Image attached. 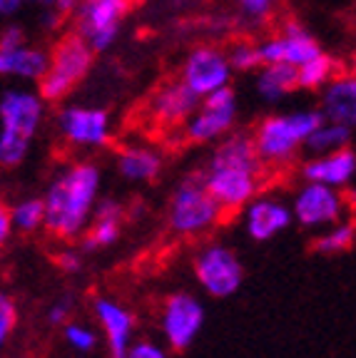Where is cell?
I'll return each mask as SVG.
<instances>
[{
  "label": "cell",
  "mask_w": 356,
  "mask_h": 358,
  "mask_svg": "<svg viewBox=\"0 0 356 358\" xmlns=\"http://www.w3.org/2000/svg\"><path fill=\"white\" fill-rule=\"evenodd\" d=\"M205 319V303L195 294H189V291L170 294L160 311L162 338L172 351H187L197 341V336L202 334Z\"/></svg>",
  "instance_id": "9c48e42d"
},
{
  "label": "cell",
  "mask_w": 356,
  "mask_h": 358,
  "mask_svg": "<svg viewBox=\"0 0 356 358\" xmlns=\"http://www.w3.org/2000/svg\"><path fill=\"white\" fill-rule=\"evenodd\" d=\"M294 222V212L289 204H284L277 196H256L245 207V229L249 239L269 241L284 229H289Z\"/></svg>",
  "instance_id": "2e32d148"
},
{
  "label": "cell",
  "mask_w": 356,
  "mask_h": 358,
  "mask_svg": "<svg viewBox=\"0 0 356 358\" xmlns=\"http://www.w3.org/2000/svg\"><path fill=\"white\" fill-rule=\"evenodd\" d=\"M202 105V97L195 90H189L182 80H172V83L162 85L150 100L152 117L160 124H184Z\"/></svg>",
  "instance_id": "ac0fdd59"
},
{
  "label": "cell",
  "mask_w": 356,
  "mask_h": 358,
  "mask_svg": "<svg viewBox=\"0 0 356 358\" xmlns=\"http://www.w3.org/2000/svg\"><path fill=\"white\" fill-rule=\"evenodd\" d=\"M232 73L234 67L229 62L227 52L214 48V45H197L195 50H189V55L184 57L182 78L179 80L205 100L212 92L229 87Z\"/></svg>",
  "instance_id": "7c38bea8"
},
{
  "label": "cell",
  "mask_w": 356,
  "mask_h": 358,
  "mask_svg": "<svg viewBox=\"0 0 356 358\" xmlns=\"http://www.w3.org/2000/svg\"><path fill=\"white\" fill-rule=\"evenodd\" d=\"M256 95L262 97L269 105H277L287 95H292L294 90H299V67L284 65H262L256 70Z\"/></svg>",
  "instance_id": "603a6c76"
},
{
  "label": "cell",
  "mask_w": 356,
  "mask_h": 358,
  "mask_svg": "<svg viewBox=\"0 0 356 358\" xmlns=\"http://www.w3.org/2000/svg\"><path fill=\"white\" fill-rule=\"evenodd\" d=\"M45 120V100L30 87H11L0 97V162L18 167L25 162L35 134Z\"/></svg>",
  "instance_id": "3957f363"
},
{
  "label": "cell",
  "mask_w": 356,
  "mask_h": 358,
  "mask_svg": "<svg viewBox=\"0 0 356 358\" xmlns=\"http://www.w3.org/2000/svg\"><path fill=\"white\" fill-rule=\"evenodd\" d=\"M97 52L85 43L83 35L70 33L55 43L50 52V70L38 83V92L45 102L65 100L90 75Z\"/></svg>",
  "instance_id": "8992f818"
},
{
  "label": "cell",
  "mask_w": 356,
  "mask_h": 358,
  "mask_svg": "<svg viewBox=\"0 0 356 358\" xmlns=\"http://www.w3.org/2000/svg\"><path fill=\"white\" fill-rule=\"evenodd\" d=\"M229 62H232L234 73H254L264 65L262 52H259V43H249V40H240L229 48Z\"/></svg>",
  "instance_id": "83f0119b"
},
{
  "label": "cell",
  "mask_w": 356,
  "mask_h": 358,
  "mask_svg": "<svg viewBox=\"0 0 356 358\" xmlns=\"http://www.w3.org/2000/svg\"><path fill=\"white\" fill-rule=\"evenodd\" d=\"M80 6V0H55V10L60 15H67V13H75Z\"/></svg>",
  "instance_id": "8d00e7d4"
},
{
  "label": "cell",
  "mask_w": 356,
  "mask_h": 358,
  "mask_svg": "<svg viewBox=\"0 0 356 358\" xmlns=\"http://www.w3.org/2000/svg\"><path fill=\"white\" fill-rule=\"evenodd\" d=\"M73 296H60L48 306V313H45V321L50 326H65L73 321Z\"/></svg>",
  "instance_id": "4dcf8cb0"
},
{
  "label": "cell",
  "mask_w": 356,
  "mask_h": 358,
  "mask_svg": "<svg viewBox=\"0 0 356 358\" xmlns=\"http://www.w3.org/2000/svg\"><path fill=\"white\" fill-rule=\"evenodd\" d=\"M135 3L137 0H80L75 10V33L83 35L95 52H107L115 48Z\"/></svg>",
  "instance_id": "52a82bcc"
},
{
  "label": "cell",
  "mask_w": 356,
  "mask_h": 358,
  "mask_svg": "<svg viewBox=\"0 0 356 358\" xmlns=\"http://www.w3.org/2000/svg\"><path fill=\"white\" fill-rule=\"evenodd\" d=\"M57 129L67 145L83 150H97L112 140L110 115L102 107L65 105L57 112Z\"/></svg>",
  "instance_id": "4fadbf2b"
},
{
  "label": "cell",
  "mask_w": 356,
  "mask_h": 358,
  "mask_svg": "<svg viewBox=\"0 0 356 358\" xmlns=\"http://www.w3.org/2000/svg\"><path fill=\"white\" fill-rule=\"evenodd\" d=\"M237 122V92L222 87L202 100L200 110L184 122V140L192 145L224 140Z\"/></svg>",
  "instance_id": "30bf717a"
},
{
  "label": "cell",
  "mask_w": 356,
  "mask_h": 358,
  "mask_svg": "<svg viewBox=\"0 0 356 358\" xmlns=\"http://www.w3.org/2000/svg\"><path fill=\"white\" fill-rule=\"evenodd\" d=\"M11 217L13 227L20 234H35V231L45 229V199L43 196H22L15 204H11Z\"/></svg>",
  "instance_id": "484cf974"
},
{
  "label": "cell",
  "mask_w": 356,
  "mask_h": 358,
  "mask_svg": "<svg viewBox=\"0 0 356 358\" xmlns=\"http://www.w3.org/2000/svg\"><path fill=\"white\" fill-rule=\"evenodd\" d=\"M356 177V152L351 147L331 155H317L301 164V179L341 189Z\"/></svg>",
  "instance_id": "d6986e66"
},
{
  "label": "cell",
  "mask_w": 356,
  "mask_h": 358,
  "mask_svg": "<svg viewBox=\"0 0 356 358\" xmlns=\"http://www.w3.org/2000/svg\"><path fill=\"white\" fill-rule=\"evenodd\" d=\"M224 209L207 189L202 174H189L174 187L167 207V224L177 236H197L210 231L222 219Z\"/></svg>",
  "instance_id": "5b68a950"
},
{
  "label": "cell",
  "mask_w": 356,
  "mask_h": 358,
  "mask_svg": "<svg viewBox=\"0 0 356 358\" xmlns=\"http://www.w3.org/2000/svg\"><path fill=\"white\" fill-rule=\"evenodd\" d=\"M15 326H18V306L8 294H3L0 296V341L8 343Z\"/></svg>",
  "instance_id": "f546056e"
},
{
  "label": "cell",
  "mask_w": 356,
  "mask_h": 358,
  "mask_svg": "<svg viewBox=\"0 0 356 358\" xmlns=\"http://www.w3.org/2000/svg\"><path fill=\"white\" fill-rule=\"evenodd\" d=\"M55 266L62 274H78L83 268V254L78 249H62V252L55 254Z\"/></svg>",
  "instance_id": "d6a6232c"
},
{
  "label": "cell",
  "mask_w": 356,
  "mask_h": 358,
  "mask_svg": "<svg viewBox=\"0 0 356 358\" xmlns=\"http://www.w3.org/2000/svg\"><path fill=\"white\" fill-rule=\"evenodd\" d=\"M50 70V52L35 45H15L0 50V73L6 78H18L25 83H40Z\"/></svg>",
  "instance_id": "ffe728a7"
},
{
  "label": "cell",
  "mask_w": 356,
  "mask_h": 358,
  "mask_svg": "<svg viewBox=\"0 0 356 358\" xmlns=\"http://www.w3.org/2000/svg\"><path fill=\"white\" fill-rule=\"evenodd\" d=\"M95 321L100 324L102 336L107 341V351L110 358H125L128 351L132 348V334H135V313L128 306L110 296H97L93 301Z\"/></svg>",
  "instance_id": "9a60e30c"
},
{
  "label": "cell",
  "mask_w": 356,
  "mask_h": 358,
  "mask_svg": "<svg viewBox=\"0 0 356 358\" xmlns=\"http://www.w3.org/2000/svg\"><path fill=\"white\" fill-rule=\"evenodd\" d=\"M259 52H262L264 65L284 62V65L301 67L309 60H314V57H319L324 50L322 45H319V40L304 25H299L296 20H289L282 28V33L259 43Z\"/></svg>",
  "instance_id": "5bb4252c"
},
{
  "label": "cell",
  "mask_w": 356,
  "mask_h": 358,
  "mask_svg": "<svg viewBox=\"0 0 356 358\" xmlns=\"http://www.w3.org/2000/svg\"><path fill=\"white\" fill-rule=\"evenodd\" d=\"M125 358H167V351L155 341H135Z\"/></svg>",
  "instance_id": "836d02e7"
},
{
  "label": "cell",
  "mask_w": 356,
  "mask_h": 358,
  "mask_svg": "<svg viewBox=\"0 0 356 358\" xmlns=\"http://www.w3.org/2000/svg\"><path fill=\"white\" fill-rule=\"evenodd\" d=\"M356 241V222L341 219L334 227L322 229V234L314 239V252L322 257H336V254L349 252Z\"/></svg>",
  "instance_id": "d4e9b609"
},
{
  "label": "cell",
  "mask_w": 356,
  "mask_h": 358,
  "mask_svg": "<svg viewBox=\"0 0 356 358\" xmlns=\"http://www.w3.org/2000/svg\"><path fill=\"white\" fill-rule=\"evenodd\" d=\"M351 137H354V129L346 127V124L331 122V120H324L314 134L309 137L304 150L312 152L314 157L317 155H331V152L346 150L351 145Z\"/></svg>",
  "instance_id": "cb8c5ba5"
},
{
  "label": "cell",
  "mask_w": 356,
  "mask_h": 358,
  "mask_svg": "<svg viewBox=\"0 0 356 358\" xmlns=\"http://www.w3.org/2000/svg\"><path fill=\"white\" fill-rule=\"evenodd\" d=\"M346 199L339 189L317 182H304L292 201L294 222L304 229H329L344 219Z\"/></svg>",
  "instance_id": "8fae6325"
},
{
  "label": "cell",
  "mask_w": 356,
  "mask_h": 358,
  "mask_svg": "<svg viewBox=\"0 0 356 358\" xmlns=\"http://www.w3.org/2000/svg\"><path fill=\"white\" fill-rule=\"evenodd\" d=\"M162 164H165V157L147 145L125 147L117 155V172H120V177L125 182H135V185L155 182L162 172Z\"/></svg>",
  "instance_id": "7402d4cb"
},
{
  "label": "cell",
  "mask_w": 356,
  "mask_h": 358,
  "mask_svg": "<svg viewBox=\"0 0 356 358\" xmlns=\"http://www.w3.org/2000/svg\"><path fill=\"white\" fill-rule=\"evenodd\" d=\"M262 164L252 134H227L214 145L202 177L224 212H237L256 199Z\"/></svg>",
  "instance_id": "7a4b0ae2"
},
{
  "label": "cell",
  "mask_w": 356,
  "mask_h": 358,
  "mask_svg": "<svg viewBox=\"0 0 356 358\" xmlns=\"http://www.w3.org/2000/svg\"><path fill=\"white\" fill-rule=\"evenodd\" d=\"M334 60L327 52H322L319 57H314V60H309L306 65L299 67V90H309V92L324 90L334 80Z\"/></svg>",
  "instance_id": "4316f807"
},
{
  "label": "cell",
  "mask_w": 356,
  "mask_h": 358,
  "mask_svg": "<svg viewBox=\"0 0 356 358\" xmlns=\"http://www.w3.org/2000/svg\"><path fill=\"white\" fill-rule=\"evenodd\" d=\"M123 222H125V209L123 204L112 196H100L97 207H95L93 222L80 236V252H102L117 244L120 234H123Z\"/></svg>",
  "instance_id": "e0dca14e"
},
{
  "label": "cell",
  "mask_w": 356,
  "mask_h": 358,
  "mask_svg": "<svg viewBox=\"0 0 356 358\" xmlns=\"http://www.w3.org/2000/svg\"><path fill=\"white\" fill-rule=\"evenodd\" d=\"M319 110L331 122L356 129V75H339L322 90Z\"/></svg>",
  "instance_id": "44dd1931"
},
{
  "label": "cell",
  "mask_w": 356,
  "mask_h": 358,
  "mask_svg": "<svg viewBox=\"0 0 356 358\" xmlns=\"http://www.w3.org/2000/svg\"><path fill=\"white\" fill-rule=\"evenodd\" d=\"M13 229H15V227H13L11 209L3 207V209H0V241H3V244H8V239H11V231Z\"/></svg>",
  "instance_id": "e575fe53"
},
{
  "label": "cell",
  "mask_w": 356,
  "mask_h": 358,
  "mask_svg": "<svg viewBox=\"0 0 356 358\" xmlns=\"http://www.w3.org/2000/svg\"><path fill=\"white\" fill-rule=\"evenodd\" d=\"M349 201H351V207L356 209V189H351V192H349Z\"/></svg>",
  "instance_id": "74e56055"
},
{
  "label": "cell",
  "mask_w": 356,
  "mask_h": 358,
  "mask_svg": "<svg viewBox=\"0 0 356 358\" xmlns=\"http://www.w3.org/2000/svg\"><path fill=\"white\" fill-rule=\"evenodd\" d=\"M62 338H65L67 346L78 353L95 351V348H97V341H100L93 326L83 324V321H75V319L70 321V324L62 326Z\"/></svg>",
  "instance_id": "f1b7e54d"
},
{
  "label": "cell",
  "mask_w": 356,
  "mask_h": 358,
  "mask_svg": "<svg viewBox=\"0 0 356 358\" xmlns=\"http://www.w3.org/2000/svg\"><path fill=\"white\" fill-rule=\"evenodd\" d=\"M102 172L95 162H75L57 172L45 189V229L70 241L85 234L100 201Z\"/></svg>",
  "instance_id": "6da1fadb"
},
{
  "label": "cell",
  "mask_w": 356,
  "mask_h": 358,
  "mask_svg": "<svg viewBox=\"0 0 356 358\" xmlns=\"http://www.w3.org/2000/svg\"><path fill=\"white\" fill-rule=\"evenodd\" d=\"M195 279L212 299H229L245 284V266L234 249L224 244H207L195 254Z\"/></svg>",
  "instance_id": "ba28073f"
},
{
  "label": "cell",
  "mask_w": 356,
  "mask_h": 358,
  "mask_svg": "<svg viewBox=\"0 0 356 358\" xmlns=\"http://www.w3.org/2000/svg\"><path fill=\"white\" fill-rule=\"evenodd\" d=\"M324 112L319 110H292L269 115L254 129V145L264 164H287L306 147L314 129L324 122Z\"/></svg>",
  "instance_id": "277c9868"
},
{
  "label": "cell",
  "mask_w": 356,
  "mask_h": 358,
  "mask_svg": "<svg viewBox=\"0 0 356 358\" xmlns=\"http://www.w3.org/2000/svg\"><path fill=\"white\" fill-rule=\"evenodd\" d=\"M22 3H25V0H0V13H3L6 17L15 15V13L22 8Z\"/></svg>",
  "instance_id": "d590c367"
},
{
  "label": "cell",
  "mask_w": 356,
  "mask_h": 358,
  "mask_svg": "<svg viewBox=\"0 0 356 358\" xmlns=\"http://www.w3.org/2000/svg\"><path fill=\"white\" fill-rule=\"evenodd\" d=\"M277 0H240V10L242 15L249 22H264L272 15Z\"/></svg>",
  "instance_id": "1f68e13d"
}]
</instances>
